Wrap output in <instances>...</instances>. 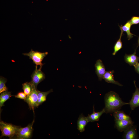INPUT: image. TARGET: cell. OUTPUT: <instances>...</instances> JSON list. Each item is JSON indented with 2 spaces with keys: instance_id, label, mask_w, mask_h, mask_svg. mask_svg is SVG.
<instances>
[{
  "instance_id": "24",
  "label": "cell",
  "mask_w": 139,
  "mask_h": 139,
  "mask_svg": "<svg viewBox=\"0 0 139 139\" xmlns=\"http://www.w3.org/2000/svg\"><path fill=\"white\" fill-rule=\"evenodd\" d=\"M134 66L136 72L139 74V63H138L137 64Z\"/></svg>"
},
{
  "instance_id": "18",
  "label": "cell",
  "mask_w": 139,
  "mask_h": 139,
  "mask_svg": "<svg viewBox=\"0 0 139 139\" xmlns=\"http://www.w3.org/2000/svg\"><path fill=\"white\" fill-rule=\"evenodd\" d=\"M13 96L11 94V92L7 90L1 93L0 95V110L2 107L4 106V103L10 97Z\"/></svg>"
},
{
  "instance_id": "15",
  "label": "cell",
  "mask_w": 139,
  "mask_h": 139,
  "mask_svg": "<svg viewBox=\"0 0 139 139\" xmlns=\"http://www.w3.org/2000/svg\"><path fill=\"white\" fill-rule=\"evenodd\" d=\"M93 113L90 114H88L86 117L89 122H93L98 121L102 115L105 113V111L104 108L101 111L95 112L94 110V105H93Z\"/></svg>"
},
{
  "instance_id": "9",
  "label": "cell",
  "mask_w": 139,
  "mask_h": 139,
  "mask_svg": "<svg viewBox=\"0 0 139 139\" xmlns=\"http://www.w3.org/2000/svg\"><path fill=\"white\" fill-rule=\"evenodd\" d=\"M95 73L99 80L101 81L105 73V68L102 61L99 59L97 60L95 65Z\"/></svg>"
},
{
  "instance_id": "25",
  "label": "cell",
  "mask_w": 139,
  "mask_h": 139,
  "mask_svg": "<svg viewBox=\"0 0 139 139\" xmlns=\"http://www.w3.org/2000/svg\"><path fill=\"white\" fill-rule=\"evenodd\" d=\"M138 45H139V37L138 38Z\"/></svg>"
},
{
  "instance_id": "8",
  "label": "cell",
  "mask_w": 139,
  "mask_h": 139,
  "mask_svg": "<svg viewBox=\"0 0 139 139\" xmlns=\"http://www.w3.org/2000/svg\"><path fill=\"white\" fill-rule=\"evenodd\" d=\"M134 82L136 88L135 90L133 93L132 98L128 103L131 110H134L136 108L139 107V89L136 86L135 81H134Z\"/></svg>"
},
{
  "instance_id": "10",
  "label": "cell",
  "mask_w": 139,
  "mask_h": 139,
  "mask_svg": "<svg viewBox=\"0 0 139 139\" xmlns=\"http://www.w3.org/2000/svg\"><path fill=\"white\" fill-rule=\"evenodd\" d=\"M123 138L125 139H136L137 138L136 126L132 125L124 131Z\"/></svg>"
},
{
  "instance_id": "16",
  "label": "cell",
  "mask_w": 139,
  "mask_h": 139,
  "mask_svg": "<svg viewBox=\"0 0 139 139\" xmlns=\"http://www.w3.org/2000/svg\"><path fill=\"white\" fill-rule=\"evenodd\" d=\"M113 115L115 119L119 120L132 119L131 117L122 111L117 110L113 112Z\"/></svg>"
},
{
  "instance_id": "12",
  "label": "cell",
  "mask_w": 139,
  "mask_h": 139,
  "mask_svg": "<svg viewBox=\"0 0 139 139\" xmlns=\"http://www.w3.org/2000/svg\"><path fill=\"white\" fill-rule=\"evenodd\" d=\"M89 122L87 117L81 114L79 116L77 121L78 130L80 132H84L85 128Z\"/></svg>"
},
{
  "instance_id": "3",
  "label": "cell",
  "mask_w": 139,
  "mask_h": 139,
  "mask_svg": "<svg viewBox=\"0 0 139 139\" xmlns=\"http://www.w3.org/2000/svg\"><path fill=\"white\" fill-rule=\"evenodd\" d=\"M48 54L47 52H41L37 51H34L32 49L28 53H23V54L29 57V58L32 60L33 63L36 66L39 65L40 68L41 69L44 64L42 62L44 57Z\"/></svg>"
},
{
  "instance_id": "7",
  "label": "cell",
  "mask_w": 139,
  "mask_h": 139,
  "mask_svg": "<svg viewBox=\"0 0 139 139\" xmlns=\"http://www.w3.org/2000/svg\"><path fill=\"white\" fill-rule=\"evenodd\" d=\"M132 119L119 120L115 119V126L120 132L124 131L133 125Z\"/></svg>"
},
{
  "instance_id": "6",
  "label": "cell",
  "mask_w": 139,
  "mask_h": 139,
  "mask_svg": "<svg viewBox=\"0 0 139 139\" xmlns=\"http://www.w3.org/2000/svg\"><path fill=\"white\" fill-rule=\"evenodd\" d=\"M31 82L37 88L38 85L45 78L44 73L41 71V69H37V66H36L35 70L31 76Z\"/></svg>"
},
{
  "instance_id": "11",
  "label": "cell",
  "mask_w": 139,
  "mask_h": 139,
  "mask_svg": "<svg viewBox=\"0 0 139 139\" xmlns=\"http://www.w3.org/2000/svg\"><path fill=\"white\" fill-rule=\"evenodd\" d=\"M136 50H135L133 54L128 55L126 54L124 57L125 62L130 66H134L138 63L139 57L136 55Z\"/></svg>"
},
{
  "instance_id": "21",
  "label": "cell",
  "mask_w": 139,
  "mask_h": 139,
  "mask_svg": "<svg viewBox=\"0 0 139 139\" xmlns=\"http://www.w3.org/2000/svg\"><path fill=\"white\" fill-rule=\"evenodd\" d=\"M7 80L5 78L1 76L0 78V93L7 90V88L5 85Z\"/></svg>"
},
{
  "instance_id": "17",
  "label": "cell",
  "mask_w": 139,
  "mask_h": 139,
  "mask_svg": "<svg viewBox=\"0 0 139 139\" xmlns=\"http://www.w3.org/2000/svg\"><path fill=\"white\" fill-rule=\"evenodd\" d=\"M53 91V90L52 89L48 91L44 92L40 91L37 90L38 97L37 107L46 100L47 95Z\"/></svg>"
},
{
  "instance_id": "14",
  "label": "cell",
  "mask_w": 139,
  "mask_h": 139,
  "mask_svg": "<svg viewBox=\"0 0 139 139\" xmlns=\"http://www.w3.org/2000/svg\"><path fill=\"white\" fill-rule=\"evenodd\" d=\"M132 25V24L130 20H128L123 25H121V26L119 25L120 29L121 31H122L123 32H126L128 40H130L133 38V36H135L131 32L130 29Z\"/></svg>"
},
{
  "instance_id": "5",
  "label": "cell",
  "mask_w": 139,
  "mask_h": 139,
  "mask_svg": "<svg viewBox=\"0 0 139 139\" xmlns=\"http://www.w3.org/2000/svg\"><path fill=\"white\" fill-rule=\"evenodd\" d=\"M31 83L32 87V91L30 94L27 96L24 101L27 103L30 109L33 111L34 108L37 107L38 97L37 88Z\"/></svg>"
},
{
  "instance_id": "1",
  "label": "cell",
  "mask_w": 139,
  "mask_h": 139,
  "mask_svg": "<svg viewBox=\"0 0 139 139\" xmlns=\"http://www.w3.org/2000/svg\"><path fill=\"white\" fill-rule=\"evenodd\" d=\"M105 102L104 108L106 113L113 112L119 110L123 105L129 104L128 103L123 101L118 94L113 91H110L105 94Z\"/></svg>"
},
{
  "instance_id": "2",
  "label": "cell",
  "mask_w": 139,
  "mask_h": 139,
  "mask_svg": "<svg viewBox=\"0 0 139 139\" xmlns=\"http://www.w3.org/2000/svg\"><path fill=\"white\" fill-rule=\"evenodd\" d=\"M19 127L12 124L6 123L3 121L0 122V129L2 132L1 137L7 136L12 138L15 135Z\"/></svg>"
},
{
  "instance_id": "13",
  "label": "cell",
  "mask_w": 139,
  "mask_h": 139,
  "mask_svg": "<svg viewBox=\"0 0 139 139\" xmlns=\"http://www.w3.org/2000/svg\"><path fill=\"white\" fill-rule=\"evenodd\" d=\"M114 72L113 70L106 71L103 76V79L107 82L114 84L120 86H122L121 84L115 80L113 75Z\"/></svg>"
},
{
  "instance_id": "4",
  "label": "cell",
  "mask_w": 139,
  "mask_h": 139,
  "mask_svg": "<svg viewBox=\"0 0 139 139\" xmlns=\"http://www.w3.org/2000/svg\"><path fill=\"white\" fill-rule=\"evenodd\" d=\"M34 122L33 120L32 122L24 127H19L16 132V139H26L30 138L33 131L32 127Z\"/></svg>"
},
{
  "instance_id": "23",
  "label": "cell",
  "mask_w": 139,
  "mask_h": 139,
  "mask_svg": "<svg viewBox=\"0 0 139 139\" xmlns=\"http://www.w3.org/2000/svg\"><path fill=\"white\" fill-rule=\"evenodd\" d=\"M16 98H19L24 100L27 97V95L23 92H20L18 93L16 95H13Z\"/></svg>"
},
{
  "instance_id": "19",
  "label": "cell",
  "mask_w": 139,
  "mask_h": 139,
  "mask_svg": "<svg viewBox=\"0 0 139 139\" xmlns=\"http://www.w3.org/2000/svg\"><path fill=\"white\" fill-rule=\"evenodd\" d=\"M123 34V32L121 31L119 38L116 42L114 46V51L112 53L113 55H115L122 47L123 44L121 40V38Z\"/></svg>"
},
{
  "instance_id": "22",
  "label": "cell",
  "mask_w": 139,
  "mask_h": 139,
  "mask_svg": "<svg viewBox=\"0 0 139 139\" xmlns=\"http://www.w3.org/2000/svg\"><path fill=\"white\" fill-rule=\"evenodd\" d=\"M130 20L132 25L138 24H139V16H133Z\"/></svg>"
},
{
  "instance_id": "20",
  "label": "cell",
  "mask_w": 139,
  "mask_h": 139,
  "mask_svg": "<svg viewBox=\"0 0 139 139\" xmlns=\"http://www.w3.org/2000/svg\"><path fill=\"white\" fill-rule=\"evenodd\" d=\"M32 85L31 82H26L22 84V89L27 96L29 95L32 90Z\"/></svg>"
}]
</instances>
